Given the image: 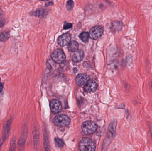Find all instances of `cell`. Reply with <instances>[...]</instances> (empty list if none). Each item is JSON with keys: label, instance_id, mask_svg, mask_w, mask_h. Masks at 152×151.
<instances>
[{"label": "cell", "instance_id": "obj_11", "mask_svg": "<svg viewBox=\"0 0 152 151\" xmlns=\"http://www.w3.org/2000/svg\"><path fill=\"white\" fill-rule=\"evenodd\" d=\"M97 89V83L93 80H89L85 85L84 89L87 93L95 92Z\"/></svg>", "mask_w": 152, "mask_h": 151}, {"label": "cell", "instance_id": "obj_9", "mask_svg": "<svg viewBox=\"0 0 152 151\" xmlns=\"http://www.w3.org/2000/svg\"><path fill=\"white\" fill-rule=\"evenodd\" d=\"M71 58L73 62L76 63L81 62L84 58V53L82 50H77L73 52L71 55Z\"/></svg>", "mask_w": 152, "mask_h": 151}, {"label": "cell", "instance_id": "obj_25", "mask_svg": "<svg viewBox=\"0 0 152 151\" xmlns=\"http://www.w3.org/2000/svg\"><path fill=\"white\" fill-rule=\"evenodd\" d=\"M53 2H49V3H47V4H46V5H45V6H46V7L49 6H51V5H53Z\"/></svg>", "mask_w": 152, "mask_h": 151}, {"label": "cell", "instance_id": "obj_5", "mask_svg": "<svg viewBox=\"0 0 152 151\" xmlns=\"http://www.w3.org/2000/svg\"><path fill=\"white\" fill-rule=\"evenodd\" d=\"M103 28L100 26L94 27L91 29L89 33V37L94 40H97L101 37L103 33Z\"/></svg>", "mask_w": 152, "mask_h": 151}, {"label": "cell", "instance_id": "obj_7", "mask_svg": "<svg viewBox=\"0 0 152 151\" xmlns=\"http://www.w3.org/2000/svg\"><path fill=\"white\" fill-rule=\"evenodd\" d=\"M71 39V36L69 33L63 34L59 37L58 43L59 45L63 47L68 44Z\"/></svg>", "mask_w": 152, "mask_h": 151}, {"label": "cell", "instance_id": "obj_23", "mask_svg": "<svg viewBox=\"0 0 152 151\" xmlns=\"http://www.w3.org/2000/svg\"><path fill=\"white\" fill-rule=\"evenodd\" d=\"M72 27V25L71 23L65 22L63 28L64 29H68Z\"/></svg>", "mask_w": 152, "mask_h": 151}, {"label": "cell", "instance_id": "obj_12", "mask_svg": "<svg viewBox=\"0 0 152 151\" xmlns=\"http://www.w3.org/2000/svg\"><path fill=\"white\" fill-rule=\"evenodd\" d=\"M25 129H22V133H21V136L18 142V147L19 150H23L24 149V145H25V141H26V133H25Z\"/></svg>", "mask_w": 152, "mask_h": 151}, {"label": "cell", "instance_id": "obj_4", "mask_svg": "<svg viewBox=\"0 0 152 151\" xmlns=\"http://www.w3.org/2000/svg\"><path fill=\"white\" fill-rule=\"evenodd\" d=\"M52 59L53 62L57 64H61L64 62L66 59V56L63 50L57 49L54 50L52 53Z\"/></svg>", "mask_w": 152, "mask_h": 151}, {"label": "cell", "instance_id": "obj_17", "mask_svg": "<svg viewBox=\"0 0 152 151\" xmlns=\"http://www.w3.org/2000/svg\"><path fill=\"white\" fill-rule=\"evenodd\" d=\"M10 37L9 33L6 32H4L0 33V41L5 42Z\"/></svg>", "mask_w": 152, "mask_h": 151}, {"label": "cell", "instance_id": "obj_26", "mask_svg": "<svg viewBox=\"0 0 152 151\" xmlns=\"http://www.w3.org/2000/svg\"><path fill=\"white\" fill-rule=\"evenodd\" d=\"M41 1H50V0H40Z\"/></svg>", "mask_w": 152, "mask_h": 151}, {"label": "cell", "instance_id": "obj_16", "mask_svg": "<svg viewBox=\"0 0 152 151\" xmlns=\"http://www.w3.org/2000/svg\"><path fill=\"white\" fill-rule=\"evenodd\" d=\"M122 27V23L120 21H116L112 23V28L115 31H119L121 29Z\"/></svg>", "mask_w": 152, "mask_h": 151}, {"label": "cell", "instance_id": "obj_22", "mask_svg": "<svg viewBox=\"0 0 152 151\" xmlns=\"http://www.w3.org/2000/svg\"><path fill=\"white\" fill-rule=\"evenodd\" d=\"M111 125L112 126H109V127L110 128V131L112 134H114L115 133L116 128V121H114V122L111 123Z\"/></svg>", "mask_w": 152, "mask_h": 151}, {"label": "cell", "instance_id": "obj_15", "mask_svg": "<svg viewBox=\"0 0 152 151\" xmlns=\"http://www.w3.org/2000/svg\"><path fill=\"white\" fill-rule=\"evenodd\" d=\"M89 37V33L87 32H82L79 35V38L82 41L85 42V43L88 42Z\"/></svg>", "mask_w": 152, "mask_h": 151}, {"label": "cell", "instance_id": "obj_19", "mask_svg": "<svg viewBox=\"0 0 152 151\" xmlns=\"http://www.w3.org/2000/svg\"><path fill=\"white\" fill-rule=\"evenodd\" d=\"M55 142H56V145H58V147H63L64 145V143L62 140L58 138H56L54 139Z\"/></svg>", "mask_w": 152, "mask_h": 151}, {"label": "cell", "instance_id": "obj_3", "mask_svg": "<svg viewBox=\"0 0 152 151\" xmlns=\"http://www.w3.org/2000/svg\"><path fill=\"white\" fill-rule=\"evenodd\" d=\"M97 126L94 121H87L82 125V131L85 134L94 133L97 130Z\"/></svg>", "mask_w": 152, "mask_h": 151}, {"label": "cell", "instance_id": "obj_14", "mask_svg": "<svg viewBox=\"0 0 152 151\" xmlns=\"http://www.w3.org/2000/svg\"><path fill=\"white\" fill-rule=\"evenodd\" d=\"M32 15L36 17H38V18H41L44 16L46 14V11L44 8H40L37 9L36 11L32 13Z\"/></svg>", "mask_w": 152, "mask_h": 151}, {"label": "cell", "instance_id": "obj_13", "mask_svg": "<svg viewBox=\"0 0 152 151\" xmlns=\"http://www.w3.org/2000/svg\"><path fill=\"white\" fill-rule=\"evenodd\" d=\"M79 47V44L77 41L72 40L70 41V43L68 44L67 48L69 50V51L73 52L78 50Z\"/></svg>", "mask_w": 152, "mask_h": 151}, {"label": "cell", "instance_id": "obj_10", "mask_svg": "<svg viewBox=\"0 0 152 151\" xmlns=\"http://www.w3.org/2000/svg\"><path fill=\"white\" fill-rule=\"evenodd\" d=\"M89 80V75L85 73H81L77 75L76 77V83L79 86L85 85V84Z\"/></svg>", "mask_w": 152, "mask_h": 151}, {"label": "cell", "instance_id": "obj_24", "mask_svg": "<svg viewBox=\"0 0 152 151\" xmlns=\"http://www.w3.org/2000/svg\"><path fill=\"white\" fill-rule=\"evenodd\" d=\"M4 88V83H0V93L2 92Z\"/></svg>", "mask_w": 152, "mask_h": 151}, {"label": "cell", "instance_id": "obj_21", "mask_svg": "<svg viewBox=\"0 0 152 151\" xmlns=\"http://www.w3.org/2000/svg\"><path fill=\"white\" fill-rule=\"evenodd\" d=\"M16 150V138H13L10 142V150L13 151Z\"/></svg>", "mask_w": 152, "mask_h": 151}, {"label": "cell", "instance_id": "obj_27", "mask_svg": "<svg viewBox=\"0 0 152 151\" xmlns=\"http://www.w3.org/2000/svg\"><path fill=\"white\" fill-rule=\"evenodd\" d=\"M1 77H0V83H1Z\"/></svg>", "mask_w": 152, "mask_h": 151}, {"label": "cell", "instance_id": "obj_20", "mask_svg": "<svg viewBox=\"0 0 152 151\" xmlns=\"http://www.w3.org/2000/svg\"><path fill=\"white\" fill-rule=\"evenodd\" d=\"M5 23V18L2 11L0 10V27H2Z\"/></svg>", "mask_w": 152, "mask_h": 151}, {"label": "cell", "instance_id": "obj_1", "mask_svg": "<svg viewBox=\"0 0 152 151\" xmlns=\"http://www.w3.org/2000/svg\"><path fill=\"white\" fill-rule=\"evenodd\" d=\"M79 148L82 151H94L96 149V145L90 138H84L79 144Z\"/></svg>", "mask_w": 152, "mask_h": 151}, {"label": "cell", "instance_id": "obj_2", "mask_svg": "<svg viewBox=\"0 0 152 151\" xmlns=\"http://www.w3.org/2000/svg\"><path fill=\"white\" fill-rule=\"evenodd\" d=\"M53 121L56 126L60 127L67 126L70 123V117L64 114L56 116L53 118Z\"/></svg>", "mask_w": 152, "mask_h": 151}, {"label": "cell", "instance_id": "obj_18", "mask_svg": "<svg viewBox=\"0 0 152 151\" xmlns=\"http://www.w3.org/2000/svg\"><path fill=\"white\" fill-rule=\"evenodd\" d=\"M73 6H74V2H73V0H69L66 3V8L69 11H71L72 9Z\"/></svg>", "mask_w": 152, "mask_h": 151}, {"label": "cell", "instance_id": "obj_6", "mask_svg": "<svg viewBox=\"0 0 152 151\" xmlns=\"http://www.w3.org/2000/svg\"><path fill=\"white\" fill-rule=\"evenodd\" d=\"M12 120L10 119L9 120L7 121L6 123L3 126V136L2 138L0 140V148H1L2 144L4 141L8 138L10 133V126H11V122Z\"/></svg>", "mask_w": 152, "mask_h": 151}, {"label": "cell", "instance_id": "obj_8", "mask_svg": "<svg viewBox=\"0 0 152 151\" xmlns=\"http://www.w3.org/2000/svg\"><path fill=\"white\" fill-rule=\"evenodd\" d=\"M50 105L51 110L54 114H58L62 110V104L60 102L56 99L52 100L50 102Z\"/></svg>", "mask_w": 152, "mask_h": 151}]
</instances>
